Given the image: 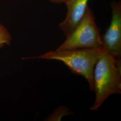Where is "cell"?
I'll return each instance as SVG.
<instances>
[{"label":"cell","instance_id":"obj_7","mask_svg":"<svg viewBox=\"0 0 121 121\" xmlns=\"http://www.w3.org/2000/svg\"><path fill=\"white\" fill-rule=\"evenodd\" d=\"M11 36L7 30L0 23V48L10 43Z\"/></svg>","mask_w":121,"mask_h":121},{"label":"cell","instance_id":"obj_6","mask_svg":"<svg viewBox=\"0 0 121 121\" xmlns=\"http://www.w3.org/2000/svg\"><path fill=\"white\" fill-rule=\"evenodd\" d=\"M73 113L65 106H61L56 109L53 113L46 119L47 121H60L65 115H72Z\"/></svg>","mask_w":121,"mask_h":121},{"label":"cell","instance_id":"obj_8","mask_svg":"<svg viewBox=\"0 0 121 121\" xmlns=\"http://www.w3.org/2000/svg\"><path fill=\"white\" fill-rule=\"evenodd\" d=\"M49 0L54 4H60L62 3H64L65 0Z\"/></svg>","mask_w":121,"mask_h":121},{"label":"cell","instance_id":"obj_2","mask_svg":"<svg viewBox=\"0 0 121 121\" xmlns=\"http://www.w3.org/2000/svg\"><path fill=\"white\" fill-rule=\"evenodd\" d=\"M105 50L103 45L99 48L50 51L38 56L26 58H39L59 60L66 65L73 73L86 78L93 91V72L95 64Z\"/></svg>","mask_w":121,"mask_h":121},{"label":"cell","instance_id":"obj_3","mask_svg":"<svg viewBox=\"0 0 121 121\" xmlns=\"http://www.w3.org/2000/svg\"><path fill=\"white\" fill-rule=\"evenodd\" d=\"M100 29L97 26L92 11L89 6L78 26L56 50L99 48L103 46Z\"/></svg>","mask_w":121,"mask_h":121},{"label":"cell","instance_id":"obj_1","mask_svg":"<svg viewBox=\"0 0 121 121\" xmlns=\"http://www.w3.org/2000/svg\"><path fill=\"white\" fill-rule=\"evenodd\" d=\"M93 82L95 98L90 109L96 111L110 95L121 93V58L105 49L95 64Z\"/></svg>","mask_w":121,"mask_h":121},{"label":"cell","instance_id":"obj_5","mask_svg":"<svg viewBox=\"0 0 121 121\" xmlns=\"http://www.w3.org/2000/svg\"><path fill=\"white\" fill-rule=\"evenodd\" d=\"M89 0H65L67 8L65 19L58 27L66 37L73 31L81 21L86 13Z\"/></svg>","mask_w":121,"mask_h":121},{"label":"cell","instance_id":"obj_4","mask_svg":"<svg viewBox=\"0 0 121 121\" xmlns=\"http://www.w3.org/2000/svg\"><path fill=\"white\" fill-rule=\"evenodd\" d=\"M111 8L112 18L110 25L102 36L103 45L106 50L121 58V1H113Z\"/></svg>","mask_w":121,"mask_h":121}]
</instances>
